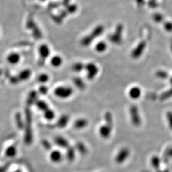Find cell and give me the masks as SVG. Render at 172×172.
<instances>
[{
    "label": "cell",
    "mask_w": 172,
    "mask_h": 172,
    "mask_svg": "<svg viewBox=\"0 0 172 172\" xmlns=\"http://www.w3.org/2000/svg\"><path fill=\"white\" fill-rule=\"evenodd\" d=\"M104 31V27L102 25H99L96 27L91 34L83 38L81 41V44L84 46H88L94 40L95 38L99 37Z\"/></svg>",
    "instance_id": "cell-2"
},
{
    "label": "cell",
    "mask_w": 172,
    "mask_h": 172,
    "mask_svg": "<svg viewBox=\"0 0 172 172\" xmlns=\"http://www.w3.org/2000/svg\"><path fill=\"white\" fill-rule=\"evenodd\" d=\"M73 93L72 88L69 86H57L54 91V95L61 99H66L71 97Z\"/></svg>",
    "instance_id": "cell-3"
},
{
    "label": "cell",
    "mask_w": 172,
    "mask_h": 172,
    "mask_svg": "<svg viewBox=\"0 0 172 172\" xmlns=\"http://www.w3.org/2000/svg\"><path fill=\"white\" fill-rule=\"evenodd\" d=\"M38 100V94L36 91H32L28 97L27 103L29 105H32L35 104Z\"/></svg>",
    "instance_id": "cell-21"
},
{
    "label": "cell",
    "mask_w": 172,
    "mask_h": 172,
    "mask_svg": "<svg viewBox=\"0 0 172 172\" xmlns=\"http://www.w3.org/2000/svg\"><path fill=\"white\" fill-rule=\"evenodd\" d=\"M123 30V26L119 24L116 27L115 31L114 34L109 36V40L113 44H120L122 41V32Z\"/></svg>",
    "instance_id": "cell-6"
},
{
    "label": "cell",
    "mask_w": 172,
    "mask_h": 172,
    "mask_svg": "<svg viewBox=\"0 0 172 172\" xmlns=\"http://www.w3.org/2000/svg\"><path fill=\"white\" fill-rule=\"evenodd\" d=\"M39 89V91L42 95H46L48 93V88L45 86H41Z\"/></svg>",
    "instance_id": "cell-37"
},
{
    "label": "cell",
    "mask_w": 172,
    "mask_h": 172,
    "mask_svg": "<svg viewBox=\"0 0 172 172\" xmlns=\"http://www.w3.org/2000/svg\"><path fill=\"white\" fill-rule=\"evenodd\" d=\"M6 61L11 65H16L20 63L21 60V56L19 53L11 52L8 53L6 57Z\"/></svg>",
    "instance_id": "cell-9"
},
{
    "label": "cell",
    "mask_w": 172,
    "mask_h": 172,
    "mask_svg": "<svg viewBox=\"0 0 172 172\" xmlns=\"http://www.w3.org/2000/svg\"><path fill=\"white\" fill-rule=\"evenodd\" d=\"M54 142L56 145L62 148H67L69 147V142L64 137L58 136L54 139Z\"/></svg>",
    "instance_id": "cell-14"
},
{
    "label": "cell",
    "mask_w": 172,
    "mask_h": 172,
    "mask_svg": "<svg viewBox=\"0 0 172 172\" xmlns=\"http://www.w3.org/2000/svg\"><path fill=\"white\" fill-rule=\"evenodd\" d=\"M164 28L168 32H172V23L167 22L164 23Z\"/></svg>",
    "instance_id": "cell-36"
},
{
    "label": "cell",
    "mask_w": 172,
    "mask_h": 172,
    "mask_svg": "<svg viewBox=\"0 0 172 172\" xmlns=\"http://www.w3.org/2000/svg\"><path fill=\"white\" fill-rule=\"evenodd\" d=\"M15 123L17 128L21 130L25 127V121L23 120L21 114L20 112H17L15 115Z\"/></svg>",
    "instance_id": "cell-19"
},
{
    "label": "cell",
    "mask_w": 172,
    "mask_h": 172,
    "mask_svg": "<svg viewBox=\"0 0 172 172\" xmlns=\"http://www.w3.org/2000/svg\"><path fill=\"white\" fill-rule=\"evenodd\" d=\"M167 120L169 128L172 130V112H168L167 113Z\"/></svg>",
    "instance_id": "cell-34"
},
{
    "label": "cell",
    "mask_w": 172,
    "mask_h": 172,
    "mask_svg": "<svg viewBox=\"0 0 172 172\" xmlns=\"http://www.w3.org/2000/svg\"><path fill=\"white\" fill-rule=\"evenodd\" d=\"M84 70L86 71L87 79L91 80L94 79L99 72V68L93 63H89L85 65Z\"/></svg>",
    "instance_id": "cell-5"
},
{
    "label": "cell",
    "mask_w": 172,
    "mask_h": 172,
    "mask_svg": "<svg viewBox=\"0 0 172 172\" xmlns=\"http://www.w3.org/2000/svg\"><path fill=\"white\" fill-rule=\"evenodd\" d=\"M146 43L145 41H141L136 46L131 52V56L134 59H138L142 55L146 48Z\"/></svg>",
    "instance_id": "cell-10"
},
{
    "label": "cell",
    "mask_w": 172,
    "mask_h": 172,
    "mask_svg": "<svg viewBox=\"0 0 172 172\" xmlns=\"http://www.w3.org/2000/svg\"><path fill=\"white\" fill-rule=\"evenodd\" d=\"M129 112L131 119L133 125L136 127H139L141 125L142 121L138 107L136 105H131L129 109Z\"/></svg>",
    "instance_id": "cell-4"
},
{
    "label": "cell",
    "mask_w": 172,
    "mask_h": 172,
    "mask_svg": "<svg viewBox=\"0 0 172 172\" xmlns=\"http://www.w3.org/2000/svg\"><path fill=\"white\" fill-rule=\"evenodd\" d=\"M148 5L150 8H156L157 6L156 0H150Z\"/></svg>",
    "instance_id": "cell-38"
},
{
    "label": "cell",
    "mask_w": 172,
    "mask_h": 172,
    "mask_svg": "<svg viewBox=\"0 0 172 172\" xmlns=\"http://www.w3.org/2000/svg\"><path fill=\"white\" fill-rule=\"evenodd\" d=\"M31 70L29 69H25L19 72L17 77H18V82L20 81H25L30 78L31 76Z\"/></svg>",
    "instance_id": "cell-13"
},
{
    "label": "cell",
    "mask_w": 172,
    "mask_h": 172,
    "mask_svg": "<svg viewBox=\"0 0 172 172\" xmlns=\"http://www.w3.org/2000/svg\"><path fill=\"white\" fill-rule=\"evenodd\" d=\"M141 90L140 89L137 87L134 86L131 88L129 91V95L132 99H138L141 95Z\"/></svg>",
    "instance_id": "cell-16"
},
{
    "label": "cell",
    "mask_w": 172,
    "mask_h": 172,
    "mask_svg": "<svg viewBox=\"0 0 172 172\" xmlns=\"http://www.w3.org/2000/svg\"><path fill=\"white\" fill-rule=\"evenodd\" d=\"M153 19L156 23H161L163 20V16L161 14L157 13L153 15Z\"/></svg>",
    "instance_id": "cell-33"
},
{
    "label": "cell",
    "mask_w": 172,
    "mask_h": 172,
    "mask_svg": "<svg viewBox=\"0 0 172 172\" xmlns=\"http://www.w3.org/2000/svg\"><path fill=\"white\" fill-rule=\"evenodd\" d=\"M66 158L69 161H72L75 158V150L74 148L69 146L67 148Z\"/></svg>",
    "instance_id": "cell-25"
},
{
    "label": "cell",
    "mask_w": 172,
    "mask_h": 172,
    "mask_svg": "<svg viewBox=\"0 0 172 172\" xmlns=\"http://www.w3.org/2000/svg\"><path fill=\"white\" fill-rule=\"evenodd\" d=\"M8 165L3 167H0V172H6L8 170Z\"/></svg>",
    "instance_id": "cell-39"
},
{
    "label": "cell",
    "mask_w": 172,
    "mask_h": 172,
    "mask_svg": "<svg viewBox=\"0 0 172 172\" xmlns=\"http://www.w3.org/2000/svg\"><path fill=\"white\" fill-rule=\"evenodd\" d=\"M63 155L59 150H53L50 155V159L51 161L55 163H58L62 161Z\"/></svg>",
    "instance_id": "cell-15"
},
{
    "label": "cell",
    "mask_w": 172,
    "mask_h": 172,
    "mask_svg": "<svg viewBox=\"0 0 172 172\" xmlns=\"http://www.w3.org/2000/svg\"><path fill=\"white\" fill-rule=\"evenodd\" d=\"M112 127H110L106 124L100 126L99 129V134L103 138L108 139L112 133Z\"/></svg>",
    "instance_id": "cell-12"
},
{
    "label": "cell",
    "mask_w": 172,
    "mask_h": 172,
    "mask_svg": "<svg viewBox=\"0 0 172 172\" xmlns=\"http://www.w3.org/2000/svg\"><path fill=\"white\" fill-rule=\"evenodd\" d=\"M35 105L38 110H41V112H44L49 109L48 104L44 100H38V101H36V103H35Z\"/></svg>",
    "instance_id": "cell-24"
},
{
    "label": "cell",
    "mask_w": 172,
    "mask_h": 172,
    "mask_svg": "<svg viewBox=\"0 0 172 172\" xmlns=\"http://www.w3.org/2000/svg\"><path fill=\"white\" fill-rule=\"evenodd\" d=\"M85 65L82 62H76L72 65V70L76 73H80L84 70Z\"/></svg>",
    "instance_id": "cell-20"
},
{
    "label": "cell",
    "mask_w": 172,
    "mask_h": 172,
    "mask_svg": "<svg viewBox=\"0 0 172 172\" xmlns=\"http://www.w3.org/2000/svg\"><path fill=\"white\" fill-rule=\"evenodd\" d=\"M50 80L49 75L46 73H42L38 75V81L41 84H45L48 82Z\"/></svg>",
    "instance_id": "cell-29"
},
{
    "label": "cell",
    "mask_w": 172,
    "mask_h": 172,
    "mask_svg": "<svg viewBox=\"0 0 172 172\" xmlns=\"http://www.w3.org/2000/svg\"><path fill=\"white\" fill-rule=\"evenodd\" d=\"M104 119H105V124L110 126V127H113V118L111 112H106L104 115Z\"/></svg>",
    "instance_id": "cell-27"
},
{
    "label": "cell",
    "mask_w": 172,
    "mask_h": 172,
    "mask_svg": "<svg viewBox=\"0 0 172 172\" xmlns=\"http://www.w3.org/2000/svg\"><path fill=\"white\" fill-rule=\"evenodd\" d=\"M17 154V149L15 146H10L7 148L5 151L6 155L9 158L14 157Z\"/></svg>",
    "instance_id": "cell-23"
},
{
    "label": "cell",
    "mask_w": 172,
    "mask_h": 172,
    "mask_svg": "<svg viewBox=\"0 0 172 172\" xmlns=\"http://www.w3.org/2000/svg\"><path fill=\"white\" fill-rule=\"evenodd\" d=\"M44 116L46 119L50 121L54 119L55 114L53 110L48 109L47 110H46L44 112Z\"/></svg>",
    "instance_id": "cell-28"
},
{
    "label": "cell",
    "mask_w": 172,
    "mask_h": 172,
    "mask_svg": "<svg viewBox=\"0 0 172 172\" xmlns=\"http://www.w3.org/2000/svg\"><path fill=\"white\" fill-rule=\"evenodd\" d=\"M136 1L139 6H140L144 5V0H136Z\"/></svg>",
    "instance_id": "cell-40"
},
{
    "label": "cell",
    "mask_w": 172,
    "mask_h": 172,
    "mask_svg": "<svg viewBox=\"0 0 172 172\" xmlns=\"http://www.w3.org/2000/svg\"><path fill=\"white\" fill-rule=\"evenodd\" d=\"M172 97V88H171L170 89L167 90V91H165L164 93L162 94L161 95L160 99H161V100H167V99H168L170 98V97Z\"/></svg>",
    "instance_id": "cell-31"
},
{
    "label": "cell",
    "mask_w": 172,
    "mask_h": 172,
    "mask_svg": "<svg viewBox=\"0 0 172 172\" xmlns=\"http://www.w3.org/2000/svg\"><path fill=\"white\" fill-rule=\"evenodd\" d=\"M170 82H171V84H172V78H171V79H170Z\"/></svg>",
    "instance_id": "cell-43"
},
{
    "label": "cell",
    "mask_w": 172,
    "mask_h": 172,
    "mask_svg": "<svg viewBox=\"0 0 172 172\" xmlns=\"http://www.w3.org/2000/svg\"><path fill=\"white\" fill-rule=\"evenodd\" d=\"M167 154L168 156L172 157V148L168 150V151L167 152Z\"/></svg>",
    "instance_id": "cell-41"
},
{
    "label": "cell",
    "mask_w": 172,
    "mask_h": 172,
    "mask_svg": "<svg viewBox=\"0 0 172 172\" xmlns=\"http://www.w3.org/2000/svg\"><path fill=\"white\" fill-rule=\"evenodd\" d=\"M88 125V121L86 119L80 118L75 120L74 123V127L76 129H82L86 127Z\"/></svg>",
    "instance_id": "cell-17"
},
{
    "label": "cell",
    "mask_w": 172,
    "mask_h": 172,
    "mask_svg": "<svg viewBox=\"0 0 172 172\" xmlns=\"http://www.w3.org/2000/svg\"><path fill=\"white\" fill-rule=\"evenodd\" d=\"M130 150L127 148H123L120 150L116 154L115 161L117 164H122L125 162L130 155Z\"/></svg>",
    "instance_id": "cell-7"
},
{
    "label": "cell",
    "mask_w": 172,
    "mask_h": 172,
    "mask_svg": "<svg viewBox=\"0 0 172 172\" xmlns=\"http://www.w3.org/2000/svg\"><path fill=\"white\" fill-rule=\"evenodd\" d=\"M64 63V59L59 55H55L51 56L50 59V64L54 68L57 69L61 67Z\"/></svg>",
    "instance_id": "cell-11"
},
{
    "label": "cell",
    "mask_w": 172,
    "mask_h": 172,
    "mask_svg": "<svg viewBox=\"0 0 172 172\" xmlns=\"http://www.w3.org/2000/svg\"><path fill=\"white\" fill-rule=\"evenodd\" d=\"M21 172V171H20V170H16V172Z\"/></svg>",
    "instance_id": "cell-42"
},
{
    "label": "cell",
    "mask_w": 172,
    "mask_h": 172,
    "mask_svg": "<svg viewBox=\"0 0 172 172\" xmlns=\"http://www.w3.org/2000/svg\"><path fill=\"white\" fill-rule=\"evenodd\" d=\"M32 114L29 109L25 110V136L24 141L27 144H31L33 140V133L32 128Z\"/></svg>",
    "instance_id": "cell-1"
},
{
    "label": "cell",
    "mask_w": 172,
    "mask_h": 172,
    "mask_svg": "<svg viewBox=\"0 0 172 172\" xmlns=\"http://www.w3.org/2000/svg\"><path fill=\"white\" fill-rule=\"evenodd\" d=\"M107 49V45L104 41H99L95 46V50L99 53H103Z\"/></svg>",
    "instance_id": "cell-22"
},
{
    "label": "cell",
    "mask_w": 172,
    "mask_h": 172,
    "mask_svg": "<svg viewBox=\"0 0 172 172\" xmlns=\"http://www.w3.org/2000/svg\"><path fill=\"white\" fill-rule=\"evenodd\" d=\"M38 54L41 60H45L49 58L51 54V49L46 44H42L38 48Z\"/></svg>",
    "instance_id": "cell-8"
},
{
    "label": "cell",
    "mask_w": 172,
    "mask_h": 172,
    "mask_svg": "<svg viewBox=\"0 0 172 172\" xmlns=\"http://www.w3.org/2000/svg\"><path fill=\"white\" fill-rule=\"evenodd\" d=\"M168 75L166 71H162V70L157 71L156 73V76L158 78H161V79H166L167 78Z\"/></svg>",
    "instance_id": "cell-32"
},
{
    "label": "cell",
    "mask_w": 172,
    "mask_h": 172,
    "mask_svg": "<svg viewBox=\"0 0 172 172\" xmlns=\"http://www.w3.org/2000/svg\"></svg>",
    "instance_id": "cell-44"
},
{
    "label": "cell",
    "mask_w": 172,
    "mask_h": 172,
    "mask_svg": "<svg viewBox=\"0 0 172 172\" xmlns=\"http://www.w3.org/2000/svg\"><path fill=\"white\" fill-rule=\"evenodd\" d=\"M76 148L79 153L82 155H85L88 153V149L86 146L82 142H78L76 144Z\"/></svg>",
    "instance_id": "cell-26"
},
{
    "label": "cell",
    "mask_w": 172,
    "mask_h": 172,
    "mask_svg": "<svg viewBox=\"0 0 172 172\" xmlns=\"http://www.w3.org/2000/svg\"><path fill=\"white\" fill-rule=\"evenodd\" d=\"M151 163L154 168L158 169L159 168L161 165V160L158 156H153L152 158Z\"/></svg>",
    "instance_id": "cell-30"
},
{
    "label": "cell",
    "mask_w": 172,
    "mask_h": 172,
    "mask_svg": "<svg viewBox=\"0 0 172 172\" xmlns=\"http://www.w3.org/2000/svg\"><path fill=\"white\" fill-rule=\"evenodd\" d=\"M69 121V117L67 115H63L60 117L56 123V125L59 128H64L67 125Z\"/></svg>",
    "instance_id": "cell-18"
},
{
    "label": "cell",
    "mask_w": 172,
    "mask_h": 172,
    "mask_svg": "<svg viewBox=\"0 0 172 172\" xmlns=\"http://www.w3.org/2000/svg\"><path fill=\"white\" fill-rule=\"evenodd\" d=\"M42 146L44 147V148L46 150L51 149V144L47 140H43L42 141Z\"/></svg>",
    "instance_id": "cell-35"
}]
</instances>
